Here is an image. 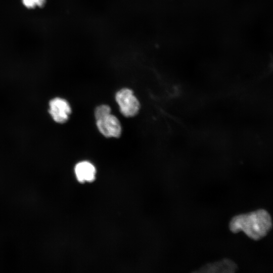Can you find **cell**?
Returning a JSON list of instances; mask_svg holds the SVG:
<instances>
[{
    "label": "cell",
    "instance_id": "cell-1",
    "mask_svg": "<svg viewBox=\"0 0 273 273\" xmlns=\"http://www.w3.org/2000/svg\"><path fill=\"white\" fill-rule=\"evenodd\" d=\"M271 227V216L266 210L262 209L235 216L229 223L232 232L236 233L242 231L254 240L265 236Z\"/></svg>",
    "mask_w": 273,
    "mask_h": 273
},
{
    "label": "cell",
    "instance_id": "cell-2",
    "mask_svg": "<svg viewBox=\"0 0 273 273\" xmlns=\"http://www.w3.org/2000/svg\"><path fill=\"white\" fill-rule=\"evenodd\" d=\"M115 99L121 113L124 116L131 117L138 114L140 108V102L131 89L127 88L120 89L116 93Z\"/></svg>",
    "mask_w": 273,
    "mask_h": 273
},
{
    "label": "cell",
    "instance_id": "cell-3",
    "mask_svg": "<svg viewBox=\"0 0 273 273\" xmlns=\"http://www.w3.org/2000/svg\"><path fill=\"white\" fill-rule=\"evenodd\" d=\"M49 112L53 120L59 123H64L69 119L71 109L68 102L61 98H55L49 102Z\"/></svg>",
    "mask_w": 273,
    "mask_h": 273
},
{
    "label": "cell",
    "instance_id": "cell-4",
    "mask_svg": "<svg viewBox=\"0 0 273 273\" xmlns=\"http://www.w3.org/2000/svg\"><path fill=\"white\" fill-rule=\"evenodd\" d=\"M97 120L100 132L107 138H118L121 133V126L118 119L111 113Z\"/></svg>",
    "mask_w": 273,
    "mask_h": 273
},
{
    "label": "cell",
    "instance_id": "cell-5",
    "mask_svg": "<svg viewBox=\"0 0 273 273\" xmlns=\"http://www.w3.org/2000/svg\"><path fill=\"white\" fill-rule=\"evenodd\" d=\"M237 269V266L234 262L228 259H224L205 265L201 268L199 271L206 272H234Z\"/></svg>",
    "mask_w": 273,
    "mask_h": 273
},
{
    "label": "cell",
    "instance_id": "cell-6",
    "mask_svg": "<svg viewBox=\"0 0 273 273\" xmlns=\"http://www.w3.org/2000/svg\"><path fill=\"white\" fill-rule=\"evenodd\" d=\"M75 172L79 181H92L95 177L96 169L90 162L81 161L76 165Z\"/></svg>",
    "mask_w": 273,
    "mask_h": 273
},
{
    "label": "cell",
    "instance_id": "cell-7",
    "mask_svg": "<svg viewBox=\"0 0 273 273\" xmlns=\"http://www.w3.org/2000/svg\"><path fill=\"white\" fill-rule=\"evenodd\" d=\"M111 113V108L107 105H102L97 107L95 111L96 120L101 118Z\"/></svg>",
    "mask_w": 273,
    "mask_h": 273
},
{
    "label": "cell",
    "instance_id": "cell-8",
    "mask_svg": "<svg viewBox=\"0 0 273 273\" xmlns=\"http://www.w3.org/2000/svg\"><path fill=\"white\" fill-rule=\"evenodd\" d=\"M24 5L28 8H34L36 7L41 8L46 4V0H22Z\"/></svg>",
    "mask_w": 273,
    "mask_h": 273
}]
</instances>
